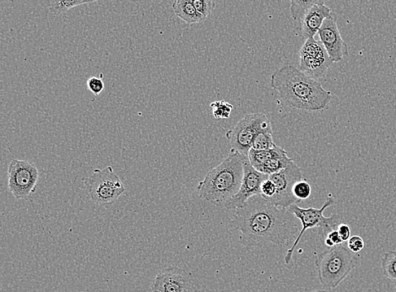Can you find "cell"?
Segmentation results:
<instances>
[{"instance_id": "1", "label": "cell", "mask_w": 396, "mask_h": 292, "mask_svg": "<svg viewBox=\"0 0 396 292\" xmlns=\"http://www.w3.org/2000/svg\"><path fill=\"white\" fill-rule=\"evenodd\" d=\"M296 220L289 209L277 207L260 194L235 210L231 226L240 233L238 242L245 247L283 246L299 234Z\"/></svg>"}, {"instance_id": "2", "label": "cell", "mask_w": 396, "mask_h": 292, "mask_svg": "<svg viewBox=\"0 0 396 292\" xmlns=\"http://www.w3.org/2000/svg\"><path fill=\"white\" fill-rule=\"evenodd\" d=\"M271 86L287 106L299 110H325L332 102V94L319 81L304 74L293 65L287 64L274 72Z\"/></svg>"}, {"instance_id": "3", "label": "cell", "mask_w": 396, "mask_h": 292, "mask_svg": "<svg viewBox=\"0 0 396 292\" xmlns=\"http://www.w3.org/2000/svg\"><path fill=\"white\" fill-rule=\"evenodd\" d=\"M247 159V156L231 149L228 158L199 182V197L216 206H224L240 189Z\"/></svg>"}, {"instance_id": "4", "label": "cell", "mask_w": 396, "mask_h": 292, "mask_svg": "<svg viewBox=\"0 0 396 292\" xmlns=\"http://www.w3.org/2000/svg\"><path fill=\"white\" fill-rule=\"evenodd\" d=\"M345 244L328 248L315 259V266L321 285L327 289H336L349 276L359 264L356 257Z\"/></svg>"}, {"instance_id": "5", "label": "cell", "mask_w": 396, "mask_h": 292, "mask_svg": "<svg viewBox=\"0 0 396 292\" xmlns=\"http://www.w3.org/2000/svg\"><path fill=\"white\" fill-rule=\"evenodd\" d=\"M334 204V199L332 197H329L320 209L313 207L303 209L298 207L296 204L289 208V210L301 222L302 229L300 230L298 237L296 238L293 246L286 252L284 258L286 264H291L296 247L301 241L306 230L317 228L320 237L324 241L330 233L337 230L338 226L342 223V218L339 215H333L330 217L324 216V212L326 209L332 206Z\"/></svg>"}, {"instance_id": "6", "label": "cell", "mask_w": 396, "mask_h": 292, "mask_svg": "<svg viewBox=\"0 0 396 292\" xmlns=\"http://www.w3.org/2000/svg\"><path fill=\"white\" fill-rule=\"evenodd\" d=\"M89 197L99 206L115 202L125 192V187L112 167L95 169L93 175L83 180Z\"/></svg>"}, {"instance_id": "7", "label": "cell", "mask_w": 396, "mask_h": 292, "mask_svg": "<svg viewBox=\"0 0 396 292\" xmlns=\"http://www.w3.org/2000/svg\"><path fill=\"white\" fill-rule=\"evenodd\" d=\"M8 189L16 199H28L37 189L39 171L36 165L14 159L8 168Z\"/></svg>"}, {"instance_id": "8", "label": "cell", "mask_w": 396, "mask_h": 292, "mask_svg": "<svg viewBox=\"0 0 396 292\" xmlns=\"http://www.w3.org/2000/svg\"><path fill=\"white\" fill-rule=\"evenodd\" d=\"M299 56L300 71L315 80L323 77L333 64L324 45L315 37L307 39L299 51Z\"/></svg>"}, {"instance_id": "9", "label": "cell", "mask_w": 396, "mask_h": 292, "mask_svg": "<svg viewBox=\"0 0 396 292\" xmlns=\"http://www.w3.org/2000/svg\"><path fill=\"white\" fill-rule=\"evenodd\" d=\"M276 187V193L268 199L277 207L289 209L293 204L300 202L293 194V187L302 180L301 168L291 160L281 171L269 175Z\"/></svg>"}, {"instance_id": "10", "label": "cell", "mask_w": 396, "mask_h": 292, "mask_svg": "<svg viewBox=\"0 0 396 292\" xmlns=\"http://www.w3.org/2000/svg\"><path fill=\"white\" fill-rule=\"evenodd\" d=\"M263 113H248L233 129L226 134L231 149L236 150L248 156L251 150L255 135L259 129Z\"/></svg>"}, {"instance_id": "11", "label": "cell", "mask_w": 396, "mask_h": 292, "mask_svg": "<svg viewBox=\"0 0 396 292\" xmlns=\"http://www.w3.org/2000/svg\"><path fill=\"white\" fill-rule=\"evenodd\" d=\"M268 177L267 174L256 170L248 158L245 163V172H243L240 189L224 204V207L228 210L235 211L245 206L250 198L261 194V185Z\"/></svg>"}, {"instance_id": "12", "label": "cell", "mask_w": 396, "mask_h": 292, "mask_svg": "<svg viewBox=\"0 0 396 292\" xmlns=\"http://www.w3.org/2000/svg\"><path fill=\"white\" fill-rule=\"evenodd\" d=\"M192 286V276L180 267L160 270L151 286L153 292H190Z\"/></svg>"}, {"instance_id": "13", "label": "cell", "mask_w": 396, "mask_h": 292, "mask_svg": "<svg viewBox=\"0 0 396 292\" xmlns=\"http://www.w3.org/2000/svg\"><path fill=\"white\" fill-rule=\"evenodd\" d=\"M318 34L320 36V41L325 47L333 63L339 62L344 57L349 54L348 46L346 42L343 40L341 33L338 29L336 13L333 12L324 21Z\"/></svg>"}, {"instance_id": "14", "label": "cell", "mask_w": 396, "mask_h": 292, "mask_svg": "<svg viewBox=\"0 0 396 292\" xmlns=\"http://www.w3.org/2000/svg\"><path fill=\"white\" fill-rule=\"evenodd\" d=\"M333 12L325 4H317V6H313L306 12L302 21H300V23H301L300 36L305 39V40L315 37V35L319 33L324 21Z\"/></svg>"}, {"instance_id": "15", "label": "cell", "mask_w": 396, "mask_h": 292, "mask_svg": "<svg viewBox=\"0 0 396 292\" xmlns=\"http://www.w3.org/2000/svg\"><path fill=\"white\" fill-rule=\"evenodd\" d=\"M272 126L271 121L264 115L261 119L258 130L255 135L251 149L265 151L273 149L276 145L273 141Z\"/></svg>"}, {"instance_id": "16", "label": "cell", "mask_w": 396, "mask_h": 292, "mask_svg": "<svg viewBox=\"0 0 396 292\" xmlns=\"http://www.w3.org/2000/svg\"><path fill=\"white\" fill-rule=\"evenodd\" d=\"M173 10L175 15L188 25L200 24L206 20L199 14L190 0H174Z\"/></svg>"}, {"instance_id": "17", "label": "cell", "mask_w": 396, "mask_h": 292, "mask_svg": "<svg viewBox=\"0 0 396 292\" xmlns=\"http://www.w3.org/2000/svg\"><path fill=\"white\" fill-rule=\"evenodd\" d=\"M291 160H293L287 156V152L281 148V150L273 158L257 170L260 173L267 174V175H272V174L276 173L286 168Z\"/></svg>"}, {"instance_id": "18", "label": "cell", "mask_w": 396, "mask_h": 292, "mask_svg": "<svg viewBox=\"0 0 396 292\" xmlns=\"http://www.w3.org/2000/svg\"><path fill=\"white\" fill-rule=\"evenodd\" d=\"M98 0H50L49 8L52 14L59 16L71 11V8L98 2Z\"/></svg>"}, {"instance_id": "19", "label": "cell", "mask_w": 396, "mask_h": 292, "mask_svg": "<svg viewBox=\"0 0 396 292\" xmlns=\"http://www.w3.org/2000/svg\"><path fill=\"white\" fill-rule=\"evenodd\" d=\"M291 17L296 21H301L306 12L317 4H325V0H290Z\"/></svg>"}, {"instance_id": "20", "label": "cell", "mask_w": 396, "mask_h": 292, "mask_svg": "<svg viewBox=\"0 0 396 292\" xmlns=\"http://www.w3.org/2000/svg\"><path fill=\"white\" fill-rule=\"evenodd\" d=\"M281 150V147L277 146L274 147L273 149L265 151H255L251 149L249 152V155H248V158H249L250 164L257 170L262 167L268 160L273 158Z\"/></svg>"}, {"instance_id": "21", "label": "cell", "mask_w": 396, "mask_h": 292, "mask_svg": "<svg viewBox=\"0 0 396 292\" xmlns=\"http://www.w3.org/2000/svg\"><path fill=\"white\" fill-rule=\"evenodd\" d=\"M381 266L385 276L396 286V250L385 252Z\"/></svg>"}, {"instance_id": "22", "label": "cell", "mask_w": 396, "mask_h": 292, "mask_svg": "<svg viewBox=\"0 0 396 292\" xmlns=\"http://www.w3.org/2000/svg\"><path fill=\"white\" fill-rule=\"evenodd\" d=\"M212 109L213 116L216 119H228L232 113L233 106L232 104L226 103L221 100V101H216L211 104Z\"/></svg>"}, {"instance_id": "23", "label": "cell", "mask_w": 396, "mask_h": 292, "mask_svg": "<svg viewBox=\"0 0 396 292\" xmlns=\"http://www.w3.org/2000/svg\"><path fill=\"white\" fill-rule=\"evenodd\" d=\"M312 187L307 180H302L297 182L293 187V194L300 202L310 197Z\"/></svg>"}, {"instance_id": "24", "label": "cell", "mask_w": 396, "mask_h": 292, "mask_svg": "<svg viewBox=\"0 0 396 292\" xmlns=\"http://www.w3.org/2000/svg\"><path fill=\"white\" fill-rule=\"evenodd\" d=\"M190 1L193 4L199 14L206 18L211 14L216 6L214 0H190Z\"/></svg>"}, {"instance_id": "25", "label": "cell", "mask_w": 396, "mask_h": 292, "mask_svg": "<svg viewBox=\"0 0 396 292\" xmlns=\"http://www.w3.org/2000/svg\"><path fill=\"white\" fill-rule=\"evenodd\" d=\"M103 76L100 77H91L86 82L87 88L95 95H98L103 93L105 88V84L102 79Z\"/></svg>"}, {"instance_id": "26", "label": "cell", "mask_w": 396, "mask_h": 292, "mask_svg": "<svg viewBox=\"0 0 396 292\" xmlns=\"http://www.w3.org/2000/svg\"><path fill=\"white\" fill-rule=\"evenodd\" d=\"M276 193V187L273 181L268 177L261 185V195L267 199H272Z\"/></svg>"}, {"instance_id": "27", "label": "cell", "mask_w": 396, "mask_h": 292, "mask_svg": "<svg viewBox=\"0 0 396 292\" xmlns=\"http://www.w3.org/2000/svg\"><path fill=\"white\" fill-rule=\"evenodd\" d=\"M347 247H349V250L352 252H354V254H359V252L363 250V239L359 236L351 237L349 240H348Z\"/></svg>"}, {"instance_id": "28", "label": "cell", "mask_w": 396, "mask_h": 292, "mask_svg": "<svg viewBox=\"0 0 396 292\" xmlns=\"http://www.w3.org/2000/svg\"><path fill=\"white\" fill-rule=\"evenodd\" d=\"M337 230L339 237L342 239L344 243L348 242L351 238V228L350 226L346 223H341L338 226Z\"/></svg>"}, {"instance_id": "29", "label": "cell", "mask_w": 396, "mask_h": 292, "mask_svg": "<svg viewBox=\"0 0 396 292\" xmlns=\"http://www.w3.org/2000/svg\"><path fill=\"white\" fill-rule=\"evenodd\" d=\"M329 238L330 240H332V243L336 246L339 245V244L344 243V242L342 241V239L341 238V237H339L337 229L332 230V233H330L328 234L327 238Z\"/></svg>"}, {"instance_id": "30", "label": "cell", "mask_w": 396, "mask_h": 292, "mask_svg": "<svg viewBox=\"0 0 396 292\" xmlns=\"http://www.w3.org/2000/svg\"><path fill=\"white\" fill-rule=\"evenodd\" d=\"M300 292H329L326 290H308V291H303Z\"/></svg>"}]
</instances>
